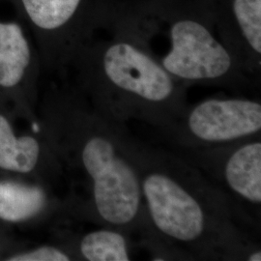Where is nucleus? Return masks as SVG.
Wrapping results in <instances>:
<instances>
[{"mask_svg": "<svg viewBox=\"0 0 261 261\" xmlns=\"http://www.w3.org/2000/svg\"><path fill=\"white\" fill-rule=\"evenodd\" d=\"M150 225L189 260L261 261L260 247L239 226L221 188L187 159L136 142Z\"/></svg>", "mask_w": 261, "mask_h": 261, "instance_id": "obj_1", "label": "nucleus"}, {"mask_svg": "<svg viewBox=\"0 0 261 261\" xmlns=\"http://www.w3.org/2000/svg\"><path fill=\"white\" fill-rule=\"evenodd\" d=\"M50 125L57 144L89 182L91 215L101 226L119 230L140 244L158 239L146 214L136 163L137 140L124 123L93 105L60 100Z\"/></svg>", "mask_w": 261, "mask_h": 261, "instance_id": "obj_2", "label": "nucleus"}, {"mask_svg": "<svg viewBox=\"0 0 261 261\" xmlns=\"http://www.w3.org/2000/svg\"><path fill=\"white\" fill-rule=\"evenodd\" d=\"M99 71L90 87L92 105L115 121L143 122L164 135L189 107L174 77L128 43L113 44L102 51Z\"/></svg>", "mask_w": 261, "mask_h": 261, "instance_id": "obj_3", "label": "nucleus"}, {"mask_svg": "<svg viewBox=\"0 0 261 261\" xmlns=\"http://www.w3.org/2000/svg\"><path fill=\"white\" fill-rule=\"evenodd\" d=\"M261 103L245 98L208 99L188 107L162 135L184 151L212 149L260 137Z\"/></svg>", "mask_w": 261, "mask_h": 261, "instance_id": "obj_4", "label": "nucleus"}, {"mask_svg": "<svg viewBox=\"0 0 261 261\" xmlns=\"http://www.w3.org/2000/svg\"><path fill=\"white\" fill-rule=\"evenodd\" d=\"M185 155L217 180L238 222L260 228V137L212 149L185 151Z\"/></svg>", "mask_w": 261, "mask_h": 261, "instance_id": "obj_5", "label": "nucleus"}, {"mask_svg": "<svg viewBox=\"0 0 261 261\" xmlns=\"http://www.w3.org/2000/svg\"><path fill=\"white\" fill-rule=\"evenodd\" d=\"M163 67L187 82H214L227 77L233 59L227 49L200 23L181 20L171 29V49Z\"/></svg>", "mask_w": 261, "mask_h": 261, "instance_id": "obj_6", "label": "nucleus"}, {"mask_svg": "<svg viewBox=\"0 0 261 261\" xmlns=\"http://www.w3.org/2000/svg\"><path fill=\"white\" fill-rule=\"evenodd\" d=\"M16 16V15H15ZM25 24L16 16L0 18V89L24 87L34 74L35 56Z\"/></svg>", "mask_w": 261, "mask_h": 261, "instance_id": "obj_7", "label": "nucleus"}, {"mask_svg": "<svg viewBox=\"0 0 261 261\" xmlns=\"http://www.w3.org/2000/svg\"><path fill=\"white\" fill-rule=\"evenodd\" d=\"M41 145L30 136H15L8 120L0 115V168L28 173L39 163Z\"/></svg>", "mask_w": 261, "mask_h": 261, "instance_id": "obj_8", "label": "nucleus"}, {"mask_svg": "<svg viewBox=\"0 0 261 261\" xmlns=\"http://www.w3.org/2000/svg\"><path fill=\"white\" fill-rule=\"evenodd\" d=\"M45 202V192L39 187L0 181V219L3 221H25L39 213Z\"/></svg>", "mask_w": 261, "mask_h": 261, "instance_id": "obj_9", "label": "nucleus"}, {"mask_svg": "<svg viewBox=\"0 0 261 261\" xmlns=\"http://www.w3.org/2000/svg\"><path fill=\"white\" fill-rule=\"evenodd\" d=\"M133 238L119 230L101 226L85 234L80 242V252L85 260H132Z\"/></svg>", "mask_w": 261, "mask_h": 261, "instance_id": "obj_10", "label": "nucleus"}, {"mask_svg": "<svg viewBox=\"0 0 261 261\" xmlns=\"http://www.w3.org/2000/svg\"><path fill=\"white\" fill-rule=\"evenodd\" d=\"M233 10L243 36L252 53L261 54V0H234Z\"/></svg>", "mask_w": 261, "mask_h": 261, "instance_id": "obj_11", "label": "nucleus"}, {"mask_svg": "<svg viewBox=\"0 0 261 261\" xmlns=\"http://www.w3.org/2000/svg\"><path fill=\"white\" fill-rule=\"evenodd\" d=\"M71 255L56 247L44 246L30 252L19 253L7 258L9 261H69Z\"/></svg>", "mask_w": 261, "mask_h": 261, "instance_id": "obj_12", "label": "nucleus"}]
</instances>
